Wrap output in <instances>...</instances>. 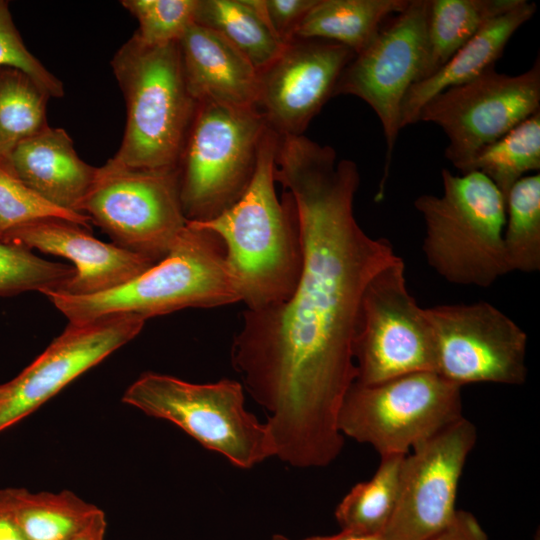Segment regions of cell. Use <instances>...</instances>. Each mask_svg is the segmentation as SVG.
I'll use <instances>...</instances> for the list:
<instances>
[{"label":"cell","mask_w":540,"mask_h":540,"mask_svg":"<svg viewBox=\"0 0 540 540\" xmlns=\"http://www.w3.org/2000/svg\"><path fill=\"white\" fill-rule=\"evenodd\" d=\"M275 181L290 193L303 269L291 296L242 313L230 358L246 392L267 412L282 462L318 468L341 453L338 418L356 380L354 341L370 280L397 261L386 238L369 236L354 216L355 162L305 136L281 141Z\"/></svg>","instance_id":"1"},{"label":"cell","mask_w":540,"mask_h":540,"mask_svg":"<svg viewBox=\"0 0 540 540\" xmlns=\"http://www.w3.org/2000/svg\"><path fill=\"white\" fill-rule=\"evenodd\" d=\"M278 135L269 127L258 153L253 178L244 194L217 217L190 224L214 232L247 310L287 300L303 269V244L293 199H278L274 165Z\"/></svg>","instance_id":"2"},{"label":"cell","mask_w":540,"mask_h":540,"mask_svg":"<svg viewBox=\"0 0 540 540\" xmlns=\"http://www.w3.org/2000/svg\"><path fill=\"white\" fill-rule=\"evenodd\" d=\"M45 296L74 324L120 314L146 320L185 308L240 302L222 240L189 222L164 259L127 283L88 296Z\"/></svg>","instance_id":"3"},{"label":"cell","mask_w":540,"mask_h":540,"mask_svg":"<svg viewBox=\"0 0 540 540\" xmlns=\"http://www.w3.org/2000/svg\"><path fill=\"white\" fill-rule=\"evenodd\" d=\"M111 65L125 98L127 120L119 150L107 164L178 169L197 106L185 82L178 42L148 45L134 34Z\"/></svg>","instance_id":"4"},{"label":"cell","mask_w":540,"mask_h":540,"mask_svg":"<svg viewBox=\"0 0 540 540\" xmlns=\"http://www.w3.org/2000/svg\"><path fill=\"white\" fill-rule=\"evenodd\" d=\"M443 195L414 201L425 224L422 244L427 263L455 285L487 288L510 272L503 243L505 199L478 171L441 172Z\"/></svg>","instance_id":"5"},{"label":"cell","mask_w":540,"mask_h":540,"mask_svg":"<svg viewBox=\"0 0 540 540\" xmlns=\"http://www.w3.org/2000/svg\"><path fill=\"white\" fill-rule=\"evenodd\" d=\"M244 391L241 382L228 378L192 383L146 372L126 389L122 401L171 422L235 467L251 469L275 457L276 449L267 423L246 409Z\"/></svg>","instance_id":"6"},{"label":"cell","mask_w":540,"mask_h":540,"mask_svg":"<svg viewBox=\"0 0 540 540\" xmlns=\"http://www.w3.org/2000/svg\"><path fill=\"white\" fill-rule=\"evenodd\" d=\"M268 126L257 108L198 102L178 163L187 221L211 220L244 194Z\"/></svg>","instance_id":"7"},{"label":"cell","mask_w":540,"mask_h":540,"mask_svg":"<svg viewBox=\"0 0 540 540\" xmlns=\"http://www.w3.org/2000/svg\"><path fill=\"white\" fill-rule=\"evenodd\" d=\"M462 417L461 386L423 371L371 385L354 382L338 426L343 436L369 444L382 457L407 455Z\"/></svg>","instance_id":"8"},{"label":"cell","mask_w":540,"mask_h":540,"mask_svg":"<svg viewBox=\"0 0 540 540\" xmlns=\"http://www.w3.org/2000/svg\"><path fill=\"white\" fill-rule=\"evenodd\" d=\"M81 213L113 243L157 263L187 225L180 200L178 169L98 168Z\"/></svg>","instance_id":"9"},{"label":"cell","mask_w":540,"mask_h":540,"mask_svg":"<svg viewBox=\"0 0 540 540\" xmlns=\"http://www.w3.org/2000/svg\"><path fill=\"white\" fill-rule=\"evenodd\" d=\"M355 382L376 384L405 374L433 371L432 330L410 294L400 257L382 269L363 293L354 341Z\"/></svg>","instance_id":"10"},{"label":"cell","mask_w":540,"mask_h":540,"mask_svg":"<svg viewBox=\"0 0 540 540\" xmlns=\"http://www.w3.org/2000/svg\"><path fill=\"white\" fill-rule=\"evenodd\" d=\"M540 111V61L519 75L490 67L476 78L448 88L420 110L418 122L439 126L448 139L445 158L463 172L474 155Z\"/></svg>","instance_id":"11"},{"label":"cell","mask_w":540,"mask_h":540,"mask_svg":"<svg viewBox=\"0 0 540 540\" xmlns=\"http://www.w3.org/2000/svg\"><path fill=\"white\" fill-rule=\"evenodd\" d=\"M429 0H410L389 18L375 38L343 70L334 91L366 102L379 118L386 143L384 172L377 199L384 194L401 128V108L410 87L420 80L426 53Z\"/></svg>","instance_id":"12"},{"label":"cell","mask_w":540,"mask_h":540,"mask_svg":"<svg viewBox=\"0 0 540 540\" xmlns=\"http://www.w3.org/2000/svg\"><path fill=\"white\" fill-rule=\"evenodd\" d=\"M436 353L435 372L463 386L525 383L527 334L486 301L424 308Z\"/></svg>","instance_id":"13"},{"label":"cell","mask_w":540,"mask_h":540,"mask_svg":"<svg viewBox=\"0 0 540 540\" xmlns=\"http://www.w3.org/2000/svg\"><path fill=\"white\" fill-rule=\"evenodd\" d=\"M476 438L475 426L462 417L404 457L395 510L383 532L387 540H430L448 527Z\"/></svg>","instance_id":"14"},{"label":"cell","mask_w":540,"mask_h":540,"mask_svg":"<svg viewBox=\"0 0 540 540\" xmlns=\"http://www.w3.org/2000/svg\"><path fill=\"white\" fill-rule=\"evenodd\" d=\"M145 319L111 315L65 330L17 377L0 401V431L37 410L77 377L133 340Z\"/></svg>","instance_id":"15"},{"label":"cell","mask_w":540,"mask_h":540,"mask_svg":"<svg viewBox=\"0 0 540 540\" xmlns=\"http://www.w3.org/2000/svg\"><path fill=\"white\" fill-rule=\"evenodd\" d=\"M355 53L341 44L295 38L259 71L257 109L278 136H299L326 102Z\"/></svg>","instance_id":"16"},{"label":"cell","mask_w":540,"mask_h":540,"mask_svg":"<svg viewBox=\"0 0 540 540\" xmlns=\"http://www.w3.org/2000/svg\"><path fill=\"white\" fill-rule=\"evenodd\" d=\"M1 241L71 261L75 275L58 293L73 296L117 288L156 264L114 243L102 242L88 229L61 219L22 225L8 232Z\"/></svg>","instance_id":"17"},{"label":"cell","mask_w":540,"mask_h":540,"mask_svg":"<svg viewBox=\"0 0 540 540\" xmlns=\"http://www.w3.org/2000/svg\"><path fill=\"white\" fill-rule=\"evenodd\" d=\"M0 166L47 201L76 213L98 171L78 156L64 129L49 126L20 142Z\"/></svg>","instance_id":"18"},{"label":"cell","mask_w":540,"mask_h":540,"mask_svg":"<svg viewBox=\"0 0 540 540\" xmlns=\"http://www.w3.org/2000/svg\"><path fill=\"white\" fill-rule=\"evenodd\" d=\"M178 48L188 91L197 103L257 108L259 72L220 34L194 22Z\"/></svg>","instance_id":"19"},{"label":"cell","mask_w":540,"mask_h":540,"mask_svg":"<svg viewBox=\"0 0 540 540\" xmlns=\"http://www.w3.org/2000/svg\"><path fill=\"white\" fill-rule=\"evenodd\" d=\"M536 9L535 3L522 0L513 9L486 23L435 73L414 83L402 103L401 128L417 123L421 108L437 94L494 67L508 41L531 19Z\"/></svg>","instance_id":"20"},{"label":"cell","mask_w":540,"mask_h":540,"mask_svg":"<svg viewBox=\"0 0 540 540\" xmlns=\"http://www.w3.org/2000/svg\"><path fill=\"white\" fill-rule=\"evenodd\" d=\"M410 0H317L299 24L295 38L341 44L362 51L392 15Z\"/></svg>","instance_id":"21"},{"label":"cell","mask_w":540,"mask_h":540,"mask_svg":"<svg viewBox=\"0 0 540 540\" xmlns=\"http://www.w3.org/2000/svg\"><path fill=\"white\" fill-rule=\"evenodd\" d=\"M521 1L429 0L426 53L420 80L440 69L486 23Z\"/></svg>","instance_id":"22"},{"label":"cell","mask_w":540,"mask_h":540,"mask_svg":"<svg viewBox=\"0 0 540 540\" xmlns=\"http://www.w3.org/2000/svg\"><path fill=\"white\" fill-rule=\"evenodd\" d=\"M16 520L27 540H70L102 510L71 491L12 488Z\"/></svg>","instance_id":"23"},{"label":"cell","mask_w":540,"mask_h":540,"mask_svg":"<svg viewBox=\"0 0 540 540\" xmlns=\"http://www.w3.org/2000/svg\"><path fill=\"white\" fill-rule=\"evenodd\" d=\"M194 22L220 34L258 72L271 64L285 46L249 0H198Z\"/></svg>","instance_id":"24"},{"label":"cell","mask_w":540,"mask_h":540,"mask_svg":"<svg viewBox=\"0 0 540 540\" xmlns=\"http://www.w3.org/2000/svg\"><path fill=\"white\" fill-rule=\"evenodd\" d=\"M406 455H387L371 479L356 484L335 509L341 530L383 534L395 510Z\"/></svg>","instance_id":"25"},{"label":"cell","mask_w":540,"mask_h":540,"mask_svg":"<svg viewBox=\"0 0 540 540\" xmlns=\"http://www.w3.org/2000/svg\"><path fill=\"white\" fill-rule=\"evenodd\" d=\"M540 170V111L534 113L498 140L481 148L464 173L486 175L506 196L528 172Z\"/></svg>","instance_id":"26"},{"label":"cell","mask_w":540,"mask_h":540,"mask_svg":"<svg viewBox=\"0 0 540 540\" xmlns=\"http://www.w3.org/2000/svg\"><path fill=\"white\" fill-rule=\"evenodd\" d=\"M503 243L511 271L540 270V174L526 175L505 199Z\"/></svg>","instance_id":"27"},{"label":"cell","mask_w":540,"mask_h":540,"mask_svg":"<svg viewBox=\"0 0 540 540\" xmlns=\"http://www.w3.org/2000/svg\"><path fill=\"white\" fill-rule=\"evenodd\" d=\"M49 97L22 71L0 67V163L20 142L48 126Z\"/></svg>","instance_id":"28"},{"label":"cell","mask_w":540,"mask_h":540,"mask_svg":"<svg viewBox=\"0 0 540 540\" xmlns=\"http://www.w3.org/2000/svg\"><path fill=\"white\" fill-rule=\"evenodd\" d=\"M74 275L73 266L47 261L32 250L0 241V296L60 292Z\"/></svg>","instance_id":"29"},{"label":"cell","mask_w":540,"mask_h":540,"mask_svg":"<svg viewBox=\"0 0 540 540\" xmlns=\"http://www.w3.org/2000/svg\"><path fill=\"white\" fill-rule=\"evenodd\" d=\"M44 219L66 220L88 230L91 223L88 216L47 201L0 166V241L11 230Z\"/></svg>","instance_id":"30"},{"label":"cell","mask_w":540,"mask_h":540,"mask_svg":"<svg viewBox=\"0 0 540 540\" xmlns=\"http://www.w3.org/2000/svg\"><path fill=\"white\" fill-rule=\"evenodd\" d=\"M138 21L135 35L148 45L176 43L195 21L198 0L121 1Z\"/></svg>","instance_id":"31"},{"label":"cell","mask_w":540,"mask_h":540,"mask_svg":"<svg viewBox=\"0 0 540 540\" xmlns=\"http://www.w3.org/2000/svg\"><path fill=\"white\" fill-rule=\"evenodd\" d=\"M0 67L22 71L50 97L64 94L62 82L26 48L4 0H0Z\"/></svg>","instance_id":"32"},{"label":"cell","mask_w":540,"mask_h":540,"mask_svg":"<svg viewBox=\"0 0 540 540\" xmlns=\"http://www.w3.org/2000/svg\"><path fill=\"white\" fill-rule=\"evenodd\" d=\"M317 0H249L283 44L295 39L296 30Z\"/></svg>","instance_id":"33"},{"label":"cell","mask_w":540,"mask_h":540,"mask_svg":"<svg viewBox=\"0 0 540 540\" xmlns=\"http://www.w3.org/2000/svg\"><path fill=\"white\" fill-rule=\"evenodd\" d=\"M430 540H488V537L473 514L457 510L448 527Z\"/></svg>","instance_id":"34"},{"label":"cell","mask_w":540,"mask_h":540,"mask_svg":"<svg viewBox=\"0 0 540 540\" xmlns=\"http://www.w3.org/2000/svg\"><path fill=\"white\" fill-rule=\"evenodd\" d=\"M0 540H27L15 517L12 488L0 489Z\"/></svg>","instance_id":"35"},{"label":"cell","mask_w":540,"mask_h":540,"mask_svg":"<svg viewBox=\"0 0 540 540\" xmlns=\"http://www.w3.org/2000/svg\"><path fill=\"white\" fill-rule=\"evenodd\" d=\"M107 522L101 511L83 530L70 540H104Z\"/></svg>","instance_id":"36"},{"label":"cell","mask_w":540,"mask_h":540,"mask_svg":"<svg viewBox=\"0 0 540 540\" xmlns=\"http://www.w3.org/2000/svg\"><path fill=\"white\" fill-rule=\"evenodd\" d=\"M303 540H387L383 534L358 533L341 530L333 535L310 536Z\"/></svg>","instance_id":"37"},{"label":"cell","mask_w":540,"mask_h":540,"mask_svg":"<svg viewBox=\"0 0 540 540\" xmlns=\"http://www.w3.org/2000/svg\"><path fill=\"white\" fill-rule=\"evenodd\" d=\"M271 540H290L289 538H287L286 536L284 535H281V534H275Z\"/></svg>","instance_id":"38"},{"label":"cell","mask_w":540,"mask_h":540,"mask_svg":"<svg viewBox=\"0 0 540 540\" xmlns=\"http://www.w3.org/2000/svg\"><path fill=\"white\" fill-rule=\"evenodd\" d=\"M5 392H6V386H5V384L0 385V401H1V399L4 397Z\"/></svg>","instance_id":"39"}]
</instances>
